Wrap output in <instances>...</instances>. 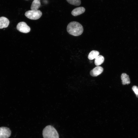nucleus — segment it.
<instances>
[{
    "mask_svg": "<svg viewBox=\"0 0 138 138\" xmlns=\"http://www.w3.org/2000/svg\"><path fill=\"white\" fill-rule=\"evenodd\" d=\"M67 30L70 34L74 36L81 35L83 31L82 26L79 23L75 21H72L68 25Z\"/></svg>",
    "mask_w": 138,
    "mask_h": 138,
    "instance_id": "nucleus-1",
    "label": "nucleus"
},
{
    "mask_svg": "<svg viewBox=\"0 0 138 138\" xmlns=\"http://www.w3.org/2000/svg\"><path fill=\"white\" fill-rule=\"evenodd\" d=\"M42 135L43 138H59L57 131L51 125H47L43 129Z\"/></svg>",
    "mask_w": 138,
    "mask_h": 138,
    "instance_id": "nucleus-2",
    "label": "nucleus"
},
{
    "mask_svg": "<svg viewBox=\"0 0 138 138\" xmlns=\"http://www.w3.org/2000/svg\"><path fill=\"white\" fill-rule=\"evenodd\" d=\"M42 14L39 10H31L26 11L25 15L28 18L32 20H37L39 18Z\"/></svg>",
    "mask_w": 138,
    "mask_h": 138,
    "instance_id": "nucleus-3",
    "label": "nucleus"
},
{
    "mask_svg": "<svg viewBox=\"0 0 138 138\" xmlns=\"http://www.w3.org/2000/svg\"><path fill=\"white\" fill-rule=\"evenodd\" d=\"M16 28L17 30L20 32L25 33L29 32L30 30V28L24 22H21L18 23Z\"/></svg>",
    "mask_w": 138,
    "mask_h": 138,
    "instance_id": "nucleus-4",
    "label": "nucleus"
},
{
    "mask_svg": "<svg viewBox=\"0 0 138 138\" xmlns=\"http://www.w3.org/2000/svg\"><path fill=\"white\" fill-rule=\"evenodd\" d=\"M11 134V131L9 128L3 126L0 127V138H8Z\"/></svg>",
    "mask_w": 138,
    "mask_h": 138,
    "instance_id": "nucleus-5",
    "label": "nucleus"
},
{
    "mask_svg": "<svg viewBox=\"0 0 138 138\" xmlns=\"http://www.w3.org/2000/svg\"><path fill=\"white\" fill-rule=\"evenodd\" d=\"M103 71V68L102 67L97 66L91 71L90 74L92 76H97L101 73Z\"/></svg>",
    "mask_w": 138,
    "mask_h": 138,
    "instance_id": "nucleus-6",
    "label": "nucleus"
},
{
    "mask_svg": "<svg viewBox=\"0 0 138 138\" xmlns=\"http://www.w3.org/2000/svg\"><path fill=\"white\" fill-rule=\"evenodd\" d=\"M85 11V9L84 7H80L73 9L72 11L71 14L74 16H76L83 13Z\"/></svg>",
    "mask_w": 138,
    "mask_h": 138,
    "instance_id": "nucleus-7",
    "label": "nucleus"
},
{
    "mask_svg": "<svg viewBox=\"0 0 138 138\" xmlns=\"http://www.w3.org/2000/svg\"><path fill=\"white\" fill-rule=\"evenodd\" d=\"M9 23V20L6 17H0V29L7 27Z\"/></svg>",
    "mask_w": 138,
    "mask_h": 138,
    "instance_id": "nucleus-8",
    "label": "nucleus"
},
{
    "mask_svg": "<svg viewBox=\"0 0 138 138\" xmlns=\"http://www.w3.org/2000/svg\"><path fill=\"white\" fill-rule=\"evenodd\" d=\"M121 78L122 84L123 85L128 84L130 83V80L128 75L125 73H123L121 75Z\"/></svg>",
    "mask_w": 138,
    "mask_h": 138,
    "instance_id": "nucleus-9",
    "label": "nucleus"
},
{
    "mask_svg": "<svg viewBox=\"0 0 138 138\" xmlns=\"http://www.w3.org/2000/svg\"><path fill=\"white\" fill-rule=\"evenodd\" d=\"M40 6V0H34L32 3L30 9L31 10H37Z\"/></svg>",
    "mask_w": 138,
    "mask_h": 138,
    "instance_id": "nucleus-10",
    "label": "nucleus"
},
{
    "mask_svg": "<svg viewBox=\"0 0 138 138\" xmlns=\"http://www.w3.org/2000/svg\"><path fill=\"white\" fill-rule=\"evenodd\" d=\"M104 61V57L102 55H99L95 59V64L96 65L98 66L102 64Z\"/></svg>",
    "mask_w": 138,
    "mask_h": 138,
    "instance_id": "nucleus-11",
    "label": "nucleus"
},
{
    "mask_svg": "<svg viewBox=\"0 0 138 138\" xmlns=\"http://www.w3.org/2000/svg\"><path fill=\"white\" fill-rule=\"evenodd\" d=\"M99 52L98 51L93 50L89 53L88 57V58L89 60H93L99 55Z\"/></svg>",
    "mask_w": 138,
    "mask_h": 138,
    "instance_id": "nucleus-12",
    "label": "nucleus"
},
{
    "mask_svg": "<svg viewBox=\"0 0 138 138\" xmlns=\"http://www.w3.org/2000/svg\"><path fill=\"white\" fill-rule=\"evenodd\" d=\"M70 4L76 6L79 5L81 3L80 0H66Z\"/></svg>",
    "mask_w": 138,
    "mask_h": 138,
    "instance_id": "nucleus-13",
    "label": "nucleus"
},
{
    "mask_svg": "<svg viewBox=\"0 0 138 138\" xmlns=\"http://www.w3.org/2000/svg\"><path fill=\"white\" fill-rule=\"evenodd\" d=\"M132 89L134 92L137 97H138V87L136 86H134L132 87Z\"/></svg>",
    "mask_w": 138,
    "mask_h": 138,
    "instance_id": "nucleus-14",
    "label": "nucleus"
},
{
    "mask_svg": "<svg viewBox=\"0 0 138 138\" xmlns=\"http://www.w3.org/2000/svg\"></svg>",
    "mask_w": 138,
    "mask_h": 138,
    "instance_id": "nucleus-15",
    "label": "nucleus"
}]
</instances>
